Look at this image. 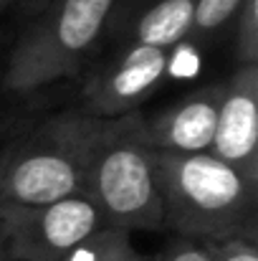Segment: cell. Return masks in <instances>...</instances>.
Wrapping results in <instances>:
<instances>
[{
    "mask_svg": "<svg viewBox=\"0 0 258 261\" xmlns=\"http://www.w3.org/2000/svg\"><path fill=\"white\" fill-rule=\"evenodd\" d=\"M220 99L223 82H210L185 94L152 119H145L150 147L162 152H208L215 135Z\"/></svg>",
    "mask_w": 258,
    "mask_h": 261,
    "instance_id": "ba28073f",
    "label": "cell"
},
{
    "mask_svg": "<svg viewBox=\"0 0 258 261\" xmlns=\"http://www.w3.org/2000/svg\"><path fill=\"white\" fill-rule=\"evenodd\" d=\"M215 261H258L256 241L231 239V241L215 244Z\"/></svg>",
    "mask_w": 258,
    "mask_h": 261,
    "instance_id": "5bb4252c",
    "label": "cell"
},
{
    "mask_svg": "<svg viewBox=\"0 0 258 261\" xmlns=\"http://www.w3.org/2000/svg\"><path fill=\"white\" fill-rule=\"evenodd\" d=\"M18 3H20V8H18L20 18H33V15H38L43 8H48L51 3H56V0H18Z\"/></svg>",
    "mask_w": 258,
    "mask_h": 261,
    "instance_id": "9a60e30c",
    "label": "cell"
},
{
    "mask_svg": "<svg viewBox=\"0 0 258 261\" xmlns=\"http://www.w3.org/2000/svg\"><path fill=\"white\" fill-rule=\"evenodd\" d=\"M162 261H215V244L177 236L167 246Z\"/></svg>",
    "mask_w": 258,
    "mask_h": 261,
    "instance_id": "4fadbf2b",
    "label": "cell"
},
{
    "mask_svg": "<svg viewBox=\"0 0 258 261\" xmlns=\"http://www.w3.org/2000/svg\"><path fill=\"white\" fill-rule=\"evenodd\" d=\"M167 48L152 46H124L119 54L94 71L81 89V112L114 119L139 109L145 99L162 84L170 66Z\"/></svg>",
    "mask_w": 258,
    "mask_h": 261,
    "instance_id": "8992f818",
    "label": "cell"
},
{
    "mask_svg": "<svg viewBox=\"0 0 258 261\" xmlns=\"http://www.w3.org/2000/svg\"><path fill=\"white\" fill-rule=\"evenodd\" d=\"M104 221L86 195L46 205L0 203V261H64Z\"/></svg>",
    "mask_w": 258,
    "mask_h": 261,
    "instance_id": "5b68a950",
    "label": "cell"
},
{
    "mask_svg": "<svg viewBox=\"0 0 258 261\" xmlns=\"http://www.w3.org/2000/svg\"><path fill=\"white\" fill-rule=\"evenodd\" d=\"M13 3H15V0H0V13H3L8 5H13Z\"/></svg>",
    "mask_w": 258,
    "mask_h": 261,
    "instance_id": "2e32d148",
    "label": "cell"
},
{
    "mask_svg": "<svg viewBox=\"0 0 258 261\" xmlns=\"http://www.w3.org/2000/svg\"><path fill=\"white\" fill-rule=\"evenodd\" d=\"M124 3L127 0H56L28 18L31 23L10 51L3 87L25 94L59 79L79 76Z\"/></svg>",
    "mask_w": 258,
    "mask_h": 261,
    "instance_id": "3957f363",
    "label": "cell"
},
{
    "mask_svg": "<svg viewBox=\"0 0 258 261\" xmlns=\"http://www.w3.org/2000/svg\"><path fill=\"white\" fill-rule=\"evenodd\" d=\"M155 152L165 228L180 239L256 241L258 185L210 152Z\"/></svg>",
    "mask_w": 258,
    "mask_h": 261,
    "instance_id": "6da1fadb",
    "label": "cell"
},
{
    "mask_svg": "<svg viewBox=\"0 0 258 261\" xmlns=\"http://www.w3.org/2000/svg\"><path fill=\"white\" fill-rule=\"evenodd\" d=\"M241 3L243 0H195L187 41L192 46H208L210 41L220 38L233 25Z\"/></svg>",
    "mask_w": 258,
    "mask_h": 261,
    "instance_id": "8fae6325",
    "label": "cell"
},
{
    "mask_svg": "<svg viewBox=\"0 0 258 261\" xmlns=\"http://www.w3.org/2000/svg\"><path fill=\"white\" fill-rule=\"evenodd\" d=\"M210 155L258 185V66H236L223 82Z\"/></svg>",
    "mask_w": 258,
    "mask_h": 261,
    "instance_id": "52a82bcc",
    "label": "cell"
},
{
    "mask_svg": "<svg viewBox=\"0 0 258 261\" xmlns=\"http://www.w3.org/2000/svg\"><path fill=\"white\" fill-rule=\"evenodd\" d=\"M64 261H142L132 244V233L111 226H101L76 244Z\"/></svg>",
    "mask_w": 258,
    "mask_h": 261,
    "instance_id": "30bf717a",
    "label": "cell"
},
{
    "mask_svg": "<svg viewBox=\"0 0 258 261\" xmlns=\"http://www.w3.org/2000/svg\"><path fill=\"white\" fill-rule=\"evenodd\" d=\"M91 114H53L0 150V203L46 205L84 193Z\"/></svg>",
    "mask_w": 258,
    "mask_h": 261,
    "instance_id": "277c9868",
    "label": "cell"
},
{
    "mask_svg": "<svg viewBox=\"0 0 258 261\" xmlns=\"http://www.w3.org/2000/svg\"><path fill=\"white\" fill-rule=\"evenodd\" d=\"M104 226L132 231L165 228L155 152L139 112L94 119L84 163V193Z\"/></svg>",
    "mask_w": 258,
    "mask_h": 261,
    "instance_id": "7a4b0ae2",
    "label": "cell"
},
{
    "mask_svg": "<svg viewBox=\"0 0 258 261\" xmlns=\"http://www.w3.org/2000/svg\"><path fill=\"white\" fill-rule=\"evenodd\" d=\"M195 0H134L124 3L106 33L119 48L152 46L172 51L187 41Z\"/></svg>",
    "mask_w": 258,
    "mask_h": 261,
    "instance_id": "9c48e42d",
    "label": "cell"
},
{
    "mask_svg": "<svg viewBox=\"0 0 258 261\" xmlns=\"http://www.w3.org/2000/svg\"><path fill=\"white\" fill-rule=\"evenodd\" d=\"M236 61L238 66H258V0H243L236 20Z\"/></svg>",
    "mask_w": 258,
    "mask_h": 261,
    "instance_id": "7c38bea8",
    "label": "cell"
}]
</instances>
